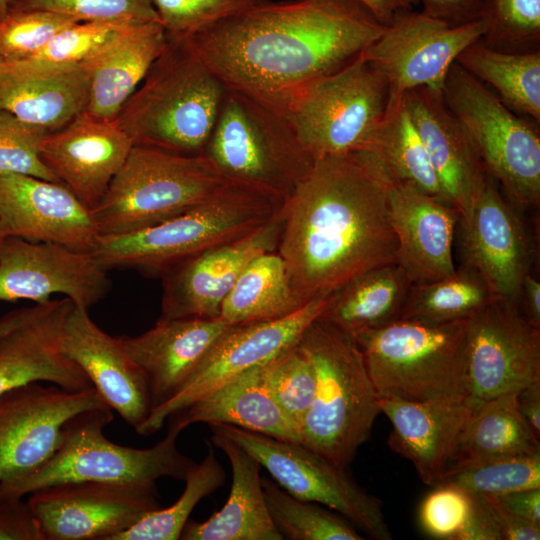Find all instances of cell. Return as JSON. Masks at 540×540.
Instances as JSON below:
<instances>
[{"label": "cell", "mask_w": 540, "mask_h": 540, "mask_svg": "<svg viewBox=\"0 0 540 540\" xmlns=\"http://www.w3.org/2000/svg\"><path fill=\"white\" fill-rule=\"evenodd\" d=\"M182 430L195 423L226 424L275 439L300 442V431L266 387L261 365L224 382L171 415Z\"/></svg>", "instance_id": "obj_32"}, {"label": "cell", "mask_w": 540, "mask_h": 540, "mask_svg": "<svg viewBox=\"0 0 540 540\" xmlns=\"http://www.w3.org/2000/svg\"><path fill=\"white\" fill-rule=\"evenodd\" d=\"M166 38L187 40L265 0H151Z\"/></svg>", "instance_id": "obj_45"}, {"label": "cell", "mask_w": 540, "mask_h": 540, "mask_svg": "<svg viewBox=\"0 0 540 540\" xmlns=\"http://www.w3.org/2000/svg\"><path fill=\"white\" fill-rule=\"evenodd\" d=\"M425 14L458 26L481 19L483 0H417Z\"/></svg>", "instance_id": "obj_52"}, {"label": "cell", "mask_w": 540, "mask_h": 540, "mask_svg": "<svg viewBox=\"0 0 540 540\" xmlns=\"http://www.w3.org/2000/svg\"><path fill=\"white\" fill-rule=\"evenodd\" d=\"M225 181L204 154L133 145L92 213L101 236L131 233L186 212Z\"/></svg>", "instance_id": "obj_9"}, {"label": "cell", "mask_w": 540, "mask_h": 540, "mask_svg": "<svg viewBox=\"0 0 540 540\" xmlns=\"http://www.w3.org/2000/svg\"><path fill=\"white\" fill-rule=\"evenodd\" d=\"M281 228L280 210L258 230L169 269L161 276L160 318H219L224 299L246 266L258 255L276 250Z\"/></svg>", "instance_id": "obj_20"}, {"label": "cell", "mask_w": 540, "mask_h": 540, "mask_svg": "<svg viewBox=\"0 0 540 540\" xmlns=\"http://www.w3.org/2000/svg\"><path fill=\"white\" fill-rule=\"evenodd\" d=\"M392 180L367 151L326 156L284 200L276 252L302 303L330 295L373 268L396 263Z\"/></svg>", "instance_id": "obj_2"}, {"label": "cell", "mask_w": 540, "mask_h": 540, "mask_svg": "<svg viewBox=\"0 0 540 540\" xmlns=\"http://www.w3.org/2000/svg\"><path fill=\"white\" fill-rule=\"evenodd\" d=\"M471 508L454 540H502L492 507L486 495L469 493Z\"/></svg>", "instance_id": "obj_51"}, {"label": "cell", "mask_w": 540, "mask_h": 540, "mask_svg": "<svg viewBox=\"0 0 540 540\" xmlns=\"http://www.w3.org/2000/svg\"><path fill=\"white\" fill-rule=\"evenodd\" d=\"M204 459L186 477L185 489L169 507L159 508L144 516L135 525L115 536L114 540H177L196 505L210 496L226 480V473L207 442Z\"/></svg>", "instance_id": "obj_39"}, {"label": "cell", "mask_w": 540, "mask_h": 540, "mask_svg": "<svg viewBox=\"0 0 540 540\" xmlns=\"http://www.w3.org/2000/svg\"><path fill=\"white\" fill-rule=\"evenodd\" d=\"M9 7L49 10L78 21H159L151 0H10Z\"/></svg>", "instance_id": "obj_47"}, {"label": "cell", "mask_w": 540, "mask_h": 540, "mask_svg": "<svg viewBox=\"0 0 540 540\" xmlns=\"http://www.w3.org/2000/svg\"><path fill=\"white\" fill-rule=\"evenodd\" d=\"M471 508V497L459 486L442 482L427 494L419 509V523L425 534L454 540Z\"/></svg>", "instance_id": "obj_49"}, {"label": "cell", "mask_w": 540, "mask_h": 540, "mask_svg": "<svg viewBox=\"0 0 540 540\" xmlns=\"http://www.w3.org/2000/svg\"><path fill=\"white\" fill-rule=\"evenodd\" d=\"M456 63L490 85L513 112L540 124V50L502 51L479 39L461 52Z\"/></svg>", "instance_id": "obj_37"}, {"label": "cell", "mask_w": 540, "mask_h": 540, "mask_svg": "<svg viewBox=\"0 0 540 540\" xmlns=\"http://www.w3.org/2000/svg\"><path fill=\"white\" fill-rule=\"evenodd\" d=\"M515 400L520 415L540 439V381L515 393Z\"/></svg>", "instance_id": "obj_55"}, {"label": "cell", "mask_w": 540, "mask_h": 540, "mask_svg": "<svg viewBox=\"0 0 540 540\" xmlns=\"http://www.w3.org/2000/svg\"><path fill=\"white\" fill-rule=\"evenodd\" d=\"M297 344L316 377L299 443L348 468L381 413L380 397L361 349L352 334L319 318L306 328Z\"/></svg>", "instance_id": "obj_5"}, {"label": "cell", "mask_w": 540, "mask_h": 540, "mask_svg": "<svg viewBox=\"0 0 540 540\" xmlns=\"http://www.w3.org/2000/svg\"><path fill=\"white\" fill-rule=\"evenodd\" d=\"M379 406L392 425L388 438L391 450L411 461L425 484H440L472 406L467 401L407 402L387 398H380Z\"/></svg>", "instance_id": "obj_29"}, {"label": "cell", "mask_w": 540, "mask_h": 540, "mask_svg": "<svg viewBox=\"0 0 540 540\" xmlns=\"http://www.w3.org/2000/svg\"><path fill=\"white\" fill-rule=\"evenodd\" d=\"M388 83L362 53L312 83L286 117L314 160L362 150L382 119Z\"/></svg>", "instance_id": "obj_11"}, {"label": "cell", "mask_w": 540, "mask_h": 540, "mask_svg": "<svg viewBox=\"0 0 540 540\" xmlns=\"http://www.w3.org/2000/svg\"><path fill=\"white\" fill-rule=\"evenodd\" d=\"M134 20L77 21L58 32L33 58L82 63Z\"/></svg>", "instance_id": "obj_48"}, {"label": "cell", "mask_w": 540, "mask_h": 540, "mask_svg": "<svg viewBox=\"0 0 540 540\" xmlns=\"http://www.w3.org/2000/svg\"><path fill=\"white\" fill-rule=\"evenodd\" d=\"M516 515L540 526V488L496 495Z\"/></svg>", "instance_id": "obj_54"}, {"label": "cell", "mask_w": 540, "mask_h": 540, "mask_svg": "<svg viewBox=\"0 0 540 540\" xmlns=\"http://www.w3.org/2000/svg\"><path fill=\"white\" fill-rule=\"evenodd\" d=\"M495 299L483 278L462 264L450 276L412 284L398 319L428 323L468 319Z\"/></svg>", "instance_id": "obj_38"}, {"label": "cell", "mask_w": 540, "mask_h": 540, "mask_svg": "<svg viewBox=\"0 0 540 540\" xmlns=\"http://www.w3.org/2000/svg\"><path fill=\"white\" fill-rule=\"evenodd\" d=\"M283 202L225 181L207 199L169 220L131 233L101 236L93 253L108 271L131 269L161 278L180 262L263 227L279 214Z\"/></svg>", "instance_id": "obj_4"}, {"label": "cell", "mask_w": 540, "mask_h": 540, "mask_svg": "<svg viewBox=\"0 0 540 540\" xmlns=\"http://www.w3.org/2000/svg\"><path fill=\"white\" fill-rule=\"evenodd\" d=\"M203 154L226 181L281 201L315 161L284 114L228 87Z\"/></svg>", "instance_id": "obj_8"}, {"label": "cell", "mask_w": 540, "mask_h": 540, "mask_svg": "<svg viewBox=\"0 0 540 540\" xmlns=\"http://www.w3.org/2000/svg\"><path fill=\"white\" fill-rule=\"evenodd\" d=\"M226 89L188 40L167 39L114 121L133 145L200 155Z\"/></svg>", "instance_id": "obj_3"}, {"label": "cell", "mask_w": 540, "mask_h": 540, "mask_svg": "<svg viewBox=\"0 0 540 540\" xmlns=\"http://www.w3.org/2000/svg\"><path fill=\"white\" fill-rule=\"evenodd\" d=\"M467 369L471 406L540 381V328L493 300L468 318Z\"/></svg>", "instance_id": "obj_17"}, {"label": "cell", "mask_w": 540, "mask_h": 540, "mask_svg": "<svg viewBox=\"0 0 540 540\" xmlns=\"http://www.w3.org/2000/svg\"><path fill=\"white\" fill-rule=\"evenodd\" d=\"M62 348L103 402L137 431L152 409L150 393L143 372L119 337L101 329L88 309L73 304L64 320Z\"/></svg>", "instance_id": "obj_23"}, {"label": "cell", "mask_w": 540, "mask_h": 540, "mask_svg": "<svg viewBox=\"0 0 540 540\" xmlns=\"http://www.w3.org/2000/svg\"><path fill=\"white\" fill-rule=\"evenodd\" d=\"M210 443L224 452L232 484L224 506L203 522L185 524L183 540H283L269 514L261 485L259 462L239 444L211 429Z\"/></svg>", "instance_id": "obj_31"}, {"label": "cell", "mask_w": 540, "mask_h": 540, "mask_svg": "<svg viewBox=\"0 0 540 540\" xmlns=\"http://www.w3.org/2000/svg\"><path fill=\"white\" fill-rule=\"evenodd\" d=\"M442 482L487 495L540 488V451L460 469L447 474Z\"/></svg>", "instance_id": "obj_44"}, {"label": "cell", "mask_w": 540, "mask_h": 540, "mask_svg": "<svg viewBox=\"0 0 540 540\" xmlns=\"http://www.w3.org/2000/svg\"><path fill=\"white\" fill-rule=\"evenodd\" d=\"M403 100L448 202L464 218L488 177L476 146L442 91L418 87Z\"/></svg>", "instance_id": "obj_26"}, {"label": "cell", "mask_w": 540, "mask_h": 540, "mask_svg": "<svg viewBox=\"0 0 540 540\" xmlns=\"http://www.w3.org/2000/svg\"><path fill=\"white\" fill-rule=\"evenodd\" d=\"M0 540H45L41 525L27 501L0 499Z\"/></svg>", "instance_id": "obj_50"}, {"label": "cell", "mask_w": 540, "mask_h": 540, "mask_svg": "<svg viewBox=\"0 0 540 540\" xmlns=\"http://www.w3.org/2000/svg\"><path fill=\"white\" fill-rule=\"evenodd\" d=\"M447 107L471 137L489 176L519 210L540 203L539 124L519 117L487 85L454 63L444 81Z\"/></svg>", "instance_id": "obj_10"}, {"label": "cell", "mask_w": 540, "mask_h": 540, "mask_svg": "<svg viewBox=\"0 0 540 540\" xmlns=\"http://www.w3.org/2000/svg\"><path fill=\"white\" fill-rule=\"evenodd\" d=\"M166 40L159 21L135 22L80 63L90 83L85 112L114 120L163 51Z\"/></svg>", "instance_id": "obj_30"}, {"label": "cell", "mask_w": 540, "mask_h": 540, "mask_svg": "<svg viewBox=\"0 0 540 540\" xmlns=\"http://www.w3.org/2000/svg\"><path fill=\"white\" fill-rule=\"evenodd\" d=\"M45 540H114L161 508L156 484L68 482L29 494Z\"/></svg>", "instance_id": "obj_15"}, {"label": "cell", "mask_w": 540, "mask_h": 540, "mask_svg": "<svg viewBox=\"0 0 540 540\" xmlns=\"http://www.w3.org/2000/svg\"><path fill=\"white\" fill-rule=\"evenodd\" d=\"M333 294L314 298L279 319L231 326L214 343L177 393L153 408L136 432L144 436L154 434L171 415L233 376L263 365L296 344L306 328L324 313Z\"/></svg>", "instance_id": "obj_14"}, {"label": "cell", "mask_w": 540, "mask_h": 540, "mask_svg": "<svg viewBox=\"0 0 540 540\" xmlns=\"http://www.w3.org/2000/svg\"><path fill=\"white\" fill-rule=\"evenodd\" d=\"M524 308L522 316L533 326L540 328V282L531 273L522 283L520 304Z\"/></svg>", "instance_id": "obj_56"}, {"label": "cell", "mask_w": 540, "mask_h": 540, "mask_svg": "<svg viewBox=\"0 0 540 540\" xmlns=\"http://www.w3.org/2000/svg\"><path fill=\"white\" fill-rule=\"evenodd\" d=\"M72 305L67 297L51 300L41 315L0 339V395L32 382L69 391L93 388L62 348L63 324Z\"/></svg>", "instance_id": "obj_28"}, {"label": "cell", "mask_w": 540, "mask_h": 540, "mask_svg": "<svg viewBox=\"0 0 540 540\" xmlns=\"http://www.w3.org/2000/svg\"><path fill=\"white\" fill-rule=\"evenodd\" d=\"M47 134L9 112L0 111V173L30 175L58 182L39 155L40 144Z\"/></svg>", "instance_id": "obj_46"}, {"label": "cell", "mask_w": 540, "mask_h": 540, "mask_svg": "<svg viewBox=\"0 0 540 540\" xmlns=\"http://www.w3.org/2000/svg\"><path fill=\"white\" fill-rule=\"evenodd\" d=\"M5 235L3 233V230H2V227H1V224H0V252H1V248H2V245H3V242L5 240Z\"/></svg>", "instance_id": "obj_60"}, {"label": "cell", "mask_w": 540, "mask_h": 540, "mask_svg": "<svg viewBox=\"0 0 540 540\" xmlns=\"http://www.w3.org/2000/svg\"><path fill=\"white\" fill-rule=\"evenodd\" d=\"M367 6L375 17L384 25H388L395 13L403 9H411L419 4L417 0H359Z\"/></svg>", "instance_id": "obj_58"}, {"label": "cell", "mask_w": 540, "mask_h": 540, "mask_svg": "<svg viewBox=\"0 0 540 540\" xmlns=\"http://www.w3.org/2000/svg\"><path fill=\"white\" fill-rule=\"evenodd\" d=\"M389 215L396 237V263L412 284L452 275L453 240L460 221L458 210L416 187L392 183Z\"/></svg>", "instance_id": "obj_25"}, {"label": "cell", "mask_w": 540, "mask_h": 540, "mask_svg": "<svg viewBox=\"0 0 540 540\" xmlns=\"http://www.w3.org/2000/svg\"><path fill=\"white\" fill-rule=\"evenodd\" d=\"M113 420L112 409L84 410L63 427L55 453L29 474L0 483V499L23 498L30 493L68 482H128L156 484L162 477L185 480L197 463L181 453L177 438L183 431L169 422L166 436L144 449L119 445L104 435Z\"/></svg>", "instance_id": "obj_7"}, {"label": "cell", "mask_w": 540, "mask_h": 540, "mask_svg": "<svg viewBox=\"0 0 540 540\" xmlns=\"http://www.w3.org/2000/svg\"><path fill=\"white\" fill-rule=\"evenodd\" d=\"M467 321L397 319L354 334L379 397L468 402Z\"/></svg>", "instance_id": "obj_6"}, {"label": "cell", "mask_w": 540, "mask_h": 540, "mask_svg": "<svg viewBox=\"0 0 540 540\" xmlns=\"http://www.w3.org/2000/svg\"><path fill=\"white\" fill-rule=\"evenodd\" d=\"M261 485L269 514L283 539H364L347 519L333 510L297 499L266 477L261 478Z\"/></svg>", "instance_id": "obj_40"}, {"label": "cell", "mask_w": 540, "mask_h": 540, "mask_svg": "<svg viewBox=\"0 0 540 540\" xmlns=\"http://www.w3.org/2000/svg\"><path fill=\"white\" fill-rule=\"evenodd\" d=\"M385 28L359 0H265L187 40L226 87L286 116Z\"/></svg>", "instance_id": "obj_1"}, {"label": "cell", "mask_w": 540, "mask_h": 540, "mask_svg": "<svg viewBox=\"0 0 540 540\" xmlns=\"http://www.w3.org/2000/svg\"><path fill=\"white\" fill-rule=\"evenodd\" d=\"M107 406L94 388L69 391L32 382L0 395V483L21 478L47 461L76 414Z\"/></svg>", "instance_id": "obj_16"}, {"label": "cell", "mask_w": 540, "mask_h": 540, "mask_svg": "<svg viewBox=\"0 0 540 540\" xmlns=\"http://www.w3.org/2000/svg\"><path fill=\"white\" fill-rule=\"evenodd\" d=\"M50 302L51 300L46 303L18 308L0 316V339L41 315L49 307Z\"/></svg>", "instance_id": "obj_57"}, {"label": "cell", "mask_w": 540, "mask_h": 540, "mask_svg": "<svg viewBox=\"0 0 540 540\" xmlns=\"http://www.w3.org/2000/svg\"><path fill=\"white\" fill-rule=\"evenodd\" d=\"M485 31L482 19L450 26L422 11L403 9L362 55L386 78L388 101H397L418 87L442 91L450 67Z\"/></svg>", "instance_id": "obj_13"}, {"label": "cell", "mask_w": 540, "mask_h": 540, "mask_svg": "<svg viewBox=\"0 0 540 540\" xmlns=\"http://www.w3.org/2000/svg\"><path fill=\"white\" fill-rule=\"evenodd\" d=\"M488 46L511 52L539 50L540 0H483Z\"/></svg>", "instance_id": "obj_42"}, {"label": "cell", "mask_w": 540, "mask_h": 540, "mask_svg": "<svg viewBox=\"0 0 540 540\" xmlns=\"http://www.w3.org/2000/svg\"><path fill=\"white\" fill-rule=\"evenodd\" d=\"M362 150L380 162L392 182L412 185L450 204L403 97L388 101L382 119Z\"/></svg>", "instance_id": "obj_35"}, {"label": "cell", "mask_w": 540, "mask_h": 540, "mask_svg": "<svg viewBox=\"0 0 540 540\" xmlns=\"http://www.w3.org/2000/svg\"><path fill=\"white\" fill-rule=\"evenodd\" d=\"M539 440L520 415L515 394L497 396L472 405L471 415L459 437L446 475L492 461L539 452Z\"/></svg>", "instance_id": "obj_33"}, {"label": "cell", "mask_w": 540, "mask_h": 540, "mask_svg": "<svg viewBox=\"0 0 540 540\" xmlns=\"http://www.w3.org/2000/svg\"><path fill=\"white\" fill-rule=\"evenodd\" d=\"M519 211L488 175L470 211L459 221L462 264L483 278L496 299L518 311L522 283L532 263L530 235Z\"/></svg>", "instance_id": "obj_19"}, {"label": "cell", "mask_w": 540, "mask_h": 540, "mask_svg": "<svg viewBox=\"0 0 540 540\" xmlns=\"http://www.w3.org/2000/svg\"><path fill=\"white\" fill-rule=\"evenodd\" d=\"M108 272L93 252L6 237L0 252V301L41 304L62 294L89 309L110 291Z\"/></svg>", "instance_id": "obj_18"}, {"label": "cell", "mask_w": 540, "mask_h": 540, "mask_svg": "<svg viewBox=\"0 0 540 540\" xmlns=\"http://www.w3.org/2000/svg\"><path fill=\"white\" fill-rule=\"evenodd\" d=\"M133 142L114 120L79 115L42 140L39 155L58 182L93 210L126 161Z\"/></svg>", "instance_id": "obj_22"}, {"label": "cell", "mask_w": 540, "mask_h": 540, "mask_svg": "<svg viewBox=\"0 0 540 540\" xmlns=\"http://www.w3.org/2000/svg\"><path fill=\"white\" fill-rule=\"evenodd\" d=\"M89 78L79 63L41 58L0 63V111L57 131L88 106Z\"/></svg>", "instance_id": "obj_24"}, {"label": "cell", "mask_w": 540, "mask_h": 540, "mask_svg": "<svg viewBox=\"0 0 540 540\" xmlns=\"http://www.w3.org/2000/svg\"><path fill=\"white\" fill-rule=\"evenodd\" d=\"M0 224L5 237L93 252L101 238L92 210L65 185L0 173Z\"/></svg>", "instance_id": "obj_21"}, {"label": "cell", "mask_w": 540, "mask_h": 540, "mask_svg": "<svg viewBox=\"0 0 540 540\" xmlns=\"http://www.w3.org/2000/svg\"><path fill=\"white\" fill-rule=\"evenodd\" d=\"M77 21L49 10L9 7L0 19V63L35 57L58 32Z\"/></svg>", "instance_id": "obj_43"}, {"label": "cell", "mask_w": 540, "mask_h": 540, "mask_svg": "<svg viewBox=\"0 0 540 540\" xmlns=\"http://www.w3.org/2000/svg\"><path fill=\"white\" fill-rule=\"evenodd\" d=\"M303 305L275 250L258 255L246 266L224 299L219 317L239 326L279 319Z\"/></svg>", "instance_id": "obj_36"}, {"label": "cell", "mask_w": 540, "mask_h": 540, "mask_svg": "<svg viewBox=\"0 0 540 540\" xmlns=\"http://www.w3.org/2000/svg\"><path fill=\"white\" fill-rule=\"evenodd\" d=\"M412 282L397 264L368 270L334 292L319 317L352 335L397 320Z\"/></svg>", "instance_id": "obj_34"}, {"label": "cell", "mask_w": 540, "mask_h": 540, "mask_svg": "<svg viewBox=\"0 0 540 540\" xmlns=\"http://www.w3.org/2000/svg\"><path fill=\"white\" fill-rule=\"evenodd\" d=\"M239 444L293 497L325 505L356 529L377 540H391L383 502L348 472L300 443L275 439L236 426L210 425Z\"/></svg>", "instance_id": "obj_12"}, {"label": "cell", "mask_w": 540, "mask_h": 540, "mask_svg": "<svg viewBox=\"0 0 540 540\" xmlns=\"http://www.w3.org/2000/svg\"><path fill=\"white\" fill-rule=\"evenodd\" d=\"M297 343L261 365V373L275 401L300 431L314 398L316 377Z\"/></svg>", "instance_id": "obj_41"}, {"label": "cell", "mask_w": 540, "mask_h": 540, "mask_svg": "<svg viewBox=\"0 0 540 540\" xmlns=\"http://www.w3.org/2000/svg\"><path fill=\"white\" fill-rule=\"evenodd\" d=\"M486 495L502 540H539L540 526L535 525L509 510L496 495Z\"/></svg>", "instance_id": "obj_53"}, {"label": "cell", "mask_w": 540, "mask_h": 540, "mask_svg": "<svg viewBox=\"0 0 540 540\" xmlns=\"http://www.w3.org/2000/svg\"><path fill=\"white\" fill-rule=\"evenodd\" d=\"M230 327L220 317L160 318L154 327L142 334L119 336L125 350L145 376L152 409L177 393Z\"/></svg>", "instance_id": "obj_27"}, {"label": "cell", "mask_w": 540, "mask_h": 540, "mask_svg": "<svg viewBox=\"0 0 540 540\" xmlns=\"http://www.w3.org/2000/svg\"><path fill=\"white\" fill-rule=\"evenodd\" d=\"M10 0H0V19L3 18L9 9Z\"/></svg>", "instance_id": "obj_59"}]
</instances>
